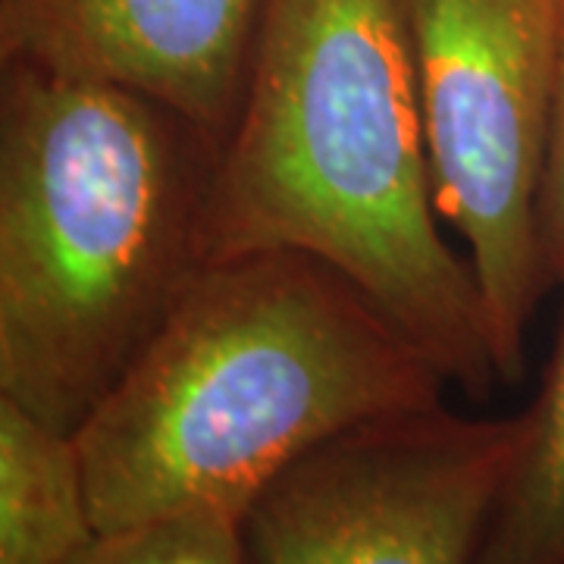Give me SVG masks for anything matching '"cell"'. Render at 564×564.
<instances>
[{
	"label": "cell",
	"mask_w": 564,
	"mask_h": 564,
	"mask_svg": "<svg viewBox=\"0 0 564 564\" xmlns=\"http://www.w3.org/2000/svg\"><path fill=\"white\" fill-rule=\"evenodd\" d=\"M69 564H248V549L239 518L223 511H185L98 530Z\"/></svg>",
	"instance_id": "obj_9"
},
{
	"label": "cell",
	"mask_w": 564,
	"mask_h": 564,
	"mask_svg": "<svg viewBox=\"0 0 564 564\" xmlns=\"http://www.w3.org/2000/svg\"><path fill=\"white\" fill-rule=\"evenodd\" d=\"M214 154L132 88L3 63V399L79 433L198 270Z\"/></svg>",
	"instance_id": "obj_3"
},
{
	"label": "cell",
	"mask_w": 564,
	"mask_h": 564,
	"mask_svg": "<svg viewBox=\"0 0 564 564\" xmlns=\"http://www.w3.org/2000/svg\"><path fill=\"white\" fill-rule=\"evenodd\" d=\"M263 0H0V57L113 82L220 144L242 101Z\"/></svg>",
	"instance_id": "obj_6"
},
{
	"label": "cell",
	"mask_w": 564,
	"mask_h": 564,
	"mask_svg": "<svg viewBox=\"0 0 564 564\" xmlns=\"http://www.w3.org/2000/svg\"><path fill=\"white\" fill-rule=\"evenodd\" d=\"M521 430L445 404L361 423L254 499L248 564H474Z\"/></svg>",
	"instance_id": "obj_5"
},
{
	"label": "cell",
	"mask_w": 564,
	"mask_h": 564,
	"mask_svg": "<svg viewBox=\"0 0 564 564\" xmlns=\"http://www.w3.org/2000/svg\"><path fill=\"white\" fill-rule=\"evenodd\" d=\"M95 536L76 436L0 395V564H69Z\"/></svg>",
	"instance_id": "obj_7"
},
{
	"label": "cell",
	"mask_w": 564,
	"mask_h": 564,
	"mask_svg": "<svg viewBox=\"0 0 564 564\" xmlns=\"http://www.w3.org/2000/svg\"><path fill=\"white\" fill-rule=\"evenodd\" d=\"M540 251H543L549 282L564 285V10L549 148H545L543 185H540Z\"/></svg>",
	"instance_id": "obj_10"
},
{
	"label": "cell",
	"mask_w": 564,
	"mask_h": 564,
	"mask_svg": "<svg viewBox=\"0 0 564 564\" xmlns=\"http://www.w3.org/2000/svg\"><path fill=\"white\" fill-rule=\"evenodd\" d=\"M433 195L467 245L502 386L524 380V336L552 285L540 185L564 0H402Z\"/></svg>",
	"instance_id": "obj_4"
},
{
	"label": "cell",
	"mask_w": 564,
	"mask_h": 564,
	"mask_svg": "<svg viewBox=\"0 0 564 564\" xmlns=\"http://www.w3.org/2000/svg\"><path fill=\"white\" fill-rule=\"evenodd\" d=\"M448 377L304 251L198 263L76 443L98 530L185 511L245 521L317 445L443 404Z\"/></svg>",
	"instance_id": "obj_2"
},
{
	"label": "cell",
	"mask_w": 564,
	"mask_h": 564,
	"mask_svg": "<svg viewBox=\"0 0 564 564\" xmlns=\"http://www.w3.org/2000/svg\"><path fill=\"white\" fill-rule=\"evenodd\" d=\"M474 564H564V317Z\"/></svg>",
	"instance_id": "obj_8"
},
{
	"label": "cell",
	"mask_w": 564,
	"mask_h": 564,
	"mask_svg": "<svg viewBox=\"0 0 564 564\" xmlns=\"http://www.w3.org/2000/svg\"><path fill=\"white\" fill-rule=\"evenodd\" d=\"M402 0H263L198 210V263L343 270L470 399L502 386L467 258L440 232Z\"/></svg>",
	"instance_id": "obj_1"
}]
</instances>
